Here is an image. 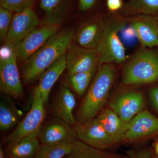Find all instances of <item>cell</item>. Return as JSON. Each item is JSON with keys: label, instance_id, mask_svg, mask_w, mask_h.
Instances as JSON below:
<instances>
[{"label": "cell", "instance_id": "cell-1", "mask_svg": "<svg viewBox=\"0 0 158 158\" xmlns=\"http://www.w3.org/2000/svg\"><path fill=\"white\" fill-rule=\"evenodd\" d=\"M75 35V32L71 29L58 32L31 55L23 67L24 82L30 83L39 79L51 65L66 53Z\"/></svg>", "mask_w": 158, "mask_h": 158}, {"label": "cell", "instance_id": "cell-2", "mask_svg": "<svg viewBox=\"0 0 158 158\" xmlns=\"http://www.w3.org/2000/svg\"><path fill=\"white\" fill-rule=\"evenodd\" d=\"M115 75L113 64L98 66L97 73L82 102L77 123H85L96 117L107 101Z\"/></svg>", "mask_w": 158, "mask_h": 158}, {"label": "cell", "instance_id": "cell-3", "mask_svg": "<svg viewBox=\"0 0 158 158\" xmlns=\"http://www.w3.org/2000/svg\"><path fill=\"white\" fill-rule=\"evenodd\" d=\"M122 80L127 86L158 82L157 51L144 48L133 56L125 65Z\"/></svg>", "mask_w": 158, "mask_h": 158}, {"label": "cell", "instance_id": "cell-4", "mask_svg": "<svg viewBox=\"0 0 158 158\" xmlns=\"http://www.w3.org/2000/svg\"><path fill=\"white\" fill-rule=\"evenodd\" d=\"M124 22L119 19L106 21L101 42L96 48L98 66L103 64H120L126 60L125 48L118 36Z\"/></svg>", "mask_w": 158, "mask_h": 158}, {"label": "cell", "instance_id": "cell-5", "mask_svg": "<svg viewBox=\"0 0 158 158\" xmlns=\"http://www.w3.org/2000/svg\"><path fill=\"white\" fill-rule=\"evenodd\" d=\"M45 107L43 99L39 92L34 89L30 111L15 129L4 138L3 142L11 144L28 136L38 135L46 115Z\"/></svg>", "mask_w": 158, "mask_h": 158}, {"label": "cell", "instance_id": "cell-6", "mask_svg": "<svg viewBox=\"0 0 158 158\" xmlns=\"http://www.w3.org/2000/svg\"><path fill=\"white\" fill-rule=\"evenodd\" d=\"M15 49L5 47L0 57V90L4 95L22 100L24 92L18 69Z\"/></svg>", "mask_w": 158, "mask_h": 158}, {"label": "cell", "instance_id": "cell-7", "mask_svg": "<svg viewBox=\"0 0 158 158\" xmlns=\"http://www.w3.org/2000/svg\"><path fill=\"white\" fill-rule=\"evenodd\" d=\"M39 21L32 7L13 15L6 39L5 47L15 49L20 42L37 28Z\"/></svg>", "mask_w": 158, "mask_h": 158}, {"label": "cell", "instance_id": "cell-8", "mask_svg": "<svg viewBox=\"0 0 158 158\" xmlns=\"http://www.w3.org/2000/svg\"><path fill=\"white\" fill-rule=\"evenodd\" d=\"M32 31L20 42L15 49L17 60L25 62L51 37L59 32L60 23H45Z\"/></svg>", "mask_w": 158, "mask_h": 158}, {"label": "cell", "instance_id": "cell-9", "mask_svg": "<svg viewBox=\"0 0 158 158\" xmlns=\"http://www.w3.org/2000/svg\"><path fill=\"white\" fill-rule=\"evenodd\" d=\"M74 127L80 141L94 148L104 150L116 143L102 127L97 117L85 123H77Z\"/></svg>", "mask_w": 158, "mask_h": 158}, {"label": "cell", "instance_id": "cell-10", "mask_svg": "<svg viewBox=\"0 0 158 158\" xmlns=\"http://www.w3.org/2000/svg\"><path fill=\"white\" fill-rule=\"evenodd\" d=\"M68 75L97 68L98 57L96 49H87L72 43L66 53Z\"/></svg>", "mask_w": 158, "mask_h": 158}, {"label": "cell", "instance_id": "cell-11", "mask_svg": "<svg viewBox=\"0 0 158 158\" xmlns=\"http://www.w3.org/2000/svg\"><path fill=\"white\" fill-rule=\"evenodd\" d=\"M38 138L41 144H54L68 141L74 142L77 135L74 127L67 122L55 117L42 126Z\"/></svg>", "mask_w": 158, "mask_h": 158}, {"label": "cell", "instance_id": "cell-12", "mask_svg": "<svg viewBox=\"0 0 158 158\" xmlns=\"http://www.w3.org/2000/svg\"><path fill=\"white\" fill-rule=\"evenodd\" d=\"M110 106L123 121L128 123L143 110L145 106L144 95L139 91L123 92L112 99Z\"/></svg>", "mask_w": 158, "mask_h": 158}, {"label": "cell", "instance_id": "cell-13", "mask_svg": "<svg viewBox=\"0 0 158 158\" xmlns=\"http://www.w3.org/2000/svg\"><path fill=\"white\" fill-rule=\"evenodd\" d=\"M130 23L144 48L158 46V21L153 15H140L131 20Z\"/></svg>", "mask_w": 158, "mask_h": 158}, {"label": "cell", "instance_id": "cell-14", "mask_svg": "<svg viewBox=\"0 0 158 158\" xmlns=\"http://www.w3.org/2000/svg\"><path fill=\"white\" fill-rule=\"evenodd\" d=\"M158 132V118L147 110L138 113L128 123L124 141H133Z\"/></svg>", "mask_w": 158, "mask_h": 158}, {"label": "cell", "instance_id": "cell-15", "mask_svg": "<svg viewBox=\"0 0 158 158\" xmlns=\"http://www.w3.org/2000/svg\"><path fill=\"white\" fill-rule=\"evenodd\" d=\"M105 23L103 18L98 17L81 26L74 36L80 46L87 49H96L101 42Z\"/></svg>", "mask_w": 158, "mask_h": 158}, {"label": "cell", "instance_id": "cell-16", "mask_svg": "<svg viewBox=\"0 0 158 158\" xmlns=\"http://www.w3.org/2000/svg\"><path fill=\"white\" fill-rule=\"evenodd\" d=\"M76 104L75 98L65 84L60 86L52 107V113L55 117H59L74 127L77 122L73 115Z\"/></svg>", "mask_w": 158, "mask_h": 158}, {"label": "cell", "instance_id": "cell-17", "mask_svg": "<svg viewBox=\"0 0 158 158\" xmlns=\"http://www.w3.org/2000/svg\"><path fill=\"white\" fill-rule=\"evenodd\" d=\"M66 67L65 53L51 65L40 77L38 85L34 89L39 92L44 101L45 106L48 103L49 97L52 88Z\"/></svg>", "mask_w": 158, "mask_h": 158}, {"label": "cell", "instance_id": "cell-18", "mask_svg": "<svg viewBox=\"0 0 158 158\" xmlns=\"http://www.w3.org/2000/svg\"><path fill=\"white\" fill-rule=\"evenodd\" d=\"M97 118L116 143L124 141L128 123L123 121L113 110L111 109L103 110Z\"/></svg>", "mask_w": 158, "mask_h": 158}, {"label": "cell", "instance_id": "cell-19", "mask_svg": "<svg viewBox=\"0 0 158 158\" xmlns=\"http://www.w3.org/2000/svg\"><path fill=\"white\" fill-rule=\"evenodd\" d=\"M8 145L6 155L8 158H34L40 143L38 135H32Z\"/></svg>", "mask_w": 158, "mask_h": 158}, {"label": "cell", "instance_id": "cell-20", "mask_svg": "<svg viewBox=\"0 0 158 158\" xmlns=\"http://www.w3.org/2000/svg\"><path fill=\"white\" fill-rule=\"evenodd\" d=\"M0 102V129L7 131L18 124L19 111L17 110L11 97L2 94Z\"/></svg>", "mask_w": 158, "mask_h": 158}, {"label": "cell", "instance_id": "cell-21", "mask_svg": "<svg viewBox=\"0 0 158 158\" xmlns=\"http://www.w3.org/2000/svg\"><path fill=\"white\" fill-rule=\"evenodd\" d=\"M119 156L91 147L83 141L73 143L72 149L63 158H117Z\"/></svg>", "mask_w": 158, "mask_h": 158}, {"label": "cell", "instance_id": "cell-22", "mask_svg": "<svg viewBox=\"0 0 158 158\" xmlns=\"http://www.w3.org/2000/svg\"><path fill=\"white\" fill-rule=\"evenodd\" d=\"M74 142L41 144L34 158H63L71 151Z\"/></svg>", "mask_w": 158, "mask_h": 158}, {"label": "cell", "instance_id": "cell-23", "mask_svg": "<svg viewBox=\"0 0 158 158\" xmlns=\"http://www.w3.org/2000/svg\"><path fill=\"white\" fill-rule=\"evenodd\" d=\"M123 12L129 15H154L158 12V0H130Z\"/></svg>", "mask_w": 158, "mask_h": 158}, {"label": "cell", "instance_id": "cell-24", "mask_svg": "<svg viewBox=\"0 0 158 158\" xmlns=\"http://www.w3.org/2000/svg\"><path fill=\"white\" fill-rule=\"evenodd\" d=\"M97 69L89 71L68 75L69 81L71 85L74 90L80 96H83L85 94L96 73Z\"/></svg>", "mask_w": 158, "mask_h": 158}, {"label": "cell", "instance_id": "cell-25", "mask_svg": "<svg viewBox=\"0 0 158 158\" xmlns=\"http://www.w3.org/2000/svg\"><path fill=\"white\" fill-rule=\"evenodd\" d=\"M63 0H40V7L46 13L44 22L61 23Z\"/></svg>", "mask_w": 158, "mask_h": 158}, {"label": "cell", "instance_id": "cell-26", "mask_svg": "<svg viewBox=\"0 0 158 158\" xmlns=\"http://www.w3.org/2000/svg\"><path fill=\"white\" fill-rule=\"evenodd\" d=\"M34 0H0L1 7L15 12L32 7Z\"/></svg>", "mask_w": 158, "mask_h": 158}, {"label": "cell", "instance_id": "cell-27", "mask_svg": "<svg viewBox=\"0 0 158 158\" xmlns=\"http://www.w3.org/2000/svg\"><path fill=\"white\" fill-rule=\"evenodd\" d=\"M13 11L3 7L0 8V38L1 41L5 40L8 33L11 20Z\"/></svg>", "mask_w": 158, "mask_h": 158}, {"label": "cell", "instance_id": "cell-28", "mask_svg": "<svg viewBox=\"0 0 158 158\" xmlns=\"http://www.w3.org/2000/svg\"><path fill=\"white\" fill-rule=\"evenodd\" d=\"M129 158H152L151 150L149 148H144L137 151H130L127 152Z\"/></svg>", "mask_w": 158, "mask_h": 158}, {"label": "cell", "instance_id": "cell-29", "mask_svg": "<svg viewBox=\"0 0 158 158\" xmlns=\"http://www.w3.org/2000/svg\"><path fill=\"white\" fill-rule=\"evenodd\" d=\"M106 4L108 9L111 11H118L123 6L122 0H107Z\"/></svg>", "mask_w": 158, "mask_h": 158}, {"label": "cell", "instance_id": "cell-30", "mask_svg": "<svg viewBox=\"0 0 158 158\" xmlns=\"http://www.w3.org/2000/svg\"><path fill=\"white\" fill-rule=\"evenodd\" d=\"M96 0H79V8L81 11H88L96 2Z\"/></svg>", "mask_w": 158, "mask_h": 158}, {"label": "cell", "instance_id": "cell-31", "mask_svg": "<svg viewBox=\"0 0 158 158\" xmlns=\"http://www.w3.org/2000/svg\"><path fill=\"white\" fill-rule=\"evenodd\" d=\"M149 95L153 106L158 112V87L151 89L149 90Z\"/></svg>", "mask_w": 158, "mask_h": 158}, {"label": "cell", "instance_id": "cell-32", "mask_svg": "<svg viewBox=\"0 0 158 158\" xmlns=\"http://www.w3.org/2000/svg\"><path fill=\"white\" fill-rule=\"evenodd\" d=\"M0 158H7L1 145L0 147Z\"/></svg>", "mask_w": 158, "mask_h": 158}, {"label": "cell", "instance_id": "cell-33", "mask_svg": "<svg viewBox=\"0 0 158 158\" xmlns=\"http://www.w3.org/2000/svg\"><path fill=\"white\" fill-rule=\"evenodd\" d=\"M156 152L157 154L158 155V141L157 143L156 144Z\"/></svg>", "mask_w": 158, "mask_h": 158}, {"label": "cell", "instance_id": "cell-34", "mask_svg": "<svg viewBox=\"0 0 158 158\" xmlns=\"http://www.w3.org/2000/svg\"><path fill=\"white\" fill-rule=\"evenodd\" d=\"M156 18L157 19L158 21V17H156Z\"/></svg>", "mask_w": 158, "mask_h": 158}, {"label": "cell", "instance_id": "cell-35", "mask_svg": "<svg viewBox=\"0 0 158 158\" xmlns=\"http://www.w3.org/2000/svg\"><path fill=\"white\" fill-rule=\"evenodd\" d=\"M117 158H120V157H119Z\"/></svg>", "mask_w": 158, "mask_h": 158}, {"label": "cell", "instance_id": "cell-36", "mask_svg": "<svg viewBox=\"0 0 158 158\" xmlns=\"http://www.w3.org/2000/svg\"></svg>", "mask_w": 158, "mask_h": 158}]
</instances>
